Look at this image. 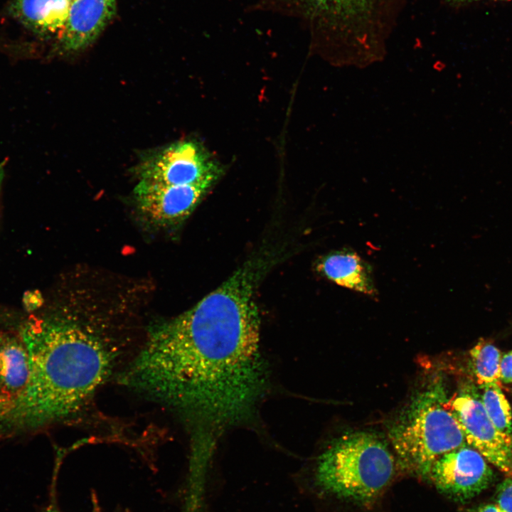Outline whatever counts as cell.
<instances>
[{
    "label": "cell",
    "mask_w": 512,
    "mask_h": 512,
    "mask_svg": "<svg viewBox=\"0 0 512 512\" xmlns=\"http://www.w3.org/2000/svg\"><path fill=\"white\" fill-rule=\"evenodd\" d=\"M223 172L220 164L198 142L170 144L139 165V181L163 185L215 183Z\"/></svg>",
    "instance_id": "6"
},
{
    "label": "cell",
    "mask_w": 512,
    "mask_h": 512,
    "mask_svg": "<svg viewBox=\"0 0 512 512\" xmlns=\"http://www.w3.org/2000/svg\"><path fill=\"white\" fill-rule=\"evenodd\" d=\"M447 405L466 442L499 470L512 475V437L495 427L480 399L464 393L447 401Z\"/></svg>",
    "instance_id": "7"
},
{
    "label": "cell",
    "mask_w": 512,
    "mask_h": 512,
    "mask_svg": "<svg viewBox=\"0 0 512 512\" xmlns=\"http://www.w3.org/2000/svg\"><path fill=\"white\" fill-rule=\"evenodd\" d=\"M486 460L475 449L464 445L439 457L429 476L437 489L457 501H466L486 489L494 479Z\"/></svg>",
    "instance_id": "8"
},
{
    "label": "cell",
    "mask_w": 512,
    "mask_h": 512,
    "mask_svg": "<svg viewBox=\"0 0 512 512\" xmlns=\"http://www.w3.org/2000/svg\"><path fill=\"white\" fill-rule=\"evenodd\" d=\"M4 178V169L1 165H0V188L2 183V181Z\"/></svg>",
    "instance_id": "21"
},
{
    "label": "cell",
    "mask_w": 512,
    "mask_h": 512,
    "mask_svg": "<svg viewBox=\"0 0 512 512\" xmlns=\"http://www.w3.org/2000/svg\"><path fill=\"white\" fill-rule=\"evenodd\" d=\"M14 406V399L0 392V419L7 415Z\"/></svg>",
    "instance_id": "18"
},
{
    "label": "cell",
    "mask_w": 512,
    "mask_h": 512,
    "mask_svg": "<svg viewBox=\"0 0 512 512\" xmlns=\"http://www.w3.org/2000/svg\"><path fill=\"white\" fill-rule=\"evenodd\" d=\"M394 459L375 434L357 431L336 438L319 457L314 481L323 491L358 504L369 503L386 488Z\"/></svg>",
    "instance_id": "4"
},
{
    "label": "cell",
    "mask_w": 512,
    "mask_h": 512,
    "mask_svg": "<svg viewBox=\"0 0 512 512\" xmlns=\"http://www.w3.org/2000/svg\"><path fill=\"white\" fill-rule=\"evenodd\" d=\"M504 1H507V0H504Z\"/></svg>",
    "instance_id": "22"
},
{
    "label": "cell",
    "mask_w": 512,
    "mask_h": 512,
    "mask_svg": "<svg viewBox=\"0 0 512 512\" xmlns=\"http://www.w3.org/2000/svg\"><path fill=\"white\" fill-rule=\"evenodd\" d=\"M322 38L337 65L365 68L380 61L404 0H291Z\"/></svg>",
    "instance_id": "3"
},
{
    "label": "cell",
    "mask_w": 512,
    "mask_h": 512,
    "mask_svg": "<svg viewBox=\"0 0 512 512\" xmlns=\"http://www.w3.org/2000/svg\"><path fill=\"white\" fill-rule=\"evenodd\" d=\"M469 512H505L497 504L488 503L481 505L475 508L471 509Z\"/></svg>",
    "instance_id": "19"
},
{
    "label": "cell",
    "mask_w": 512,
    "mask_h": 512,
    "mask_svg": "<svg viewBox=\"0 0 512 512\" xmlns=\"http://www.w3.org/2000/svg\"><path fill=\"white\" fill-rule=\"evenodd\" d=\"M213 184L163 185L139 181L134 189V199L146 220L165 228L186 219Z\"/></svg>",
    "instance_id": "9"
},
{
    "label": "cell",
    "mask_w": 512,
    "mask_h": 512,
    "mask_svg": "<svg viewBox=\"0 0 512 512\" xmlns=\"http://www.w3.org/2000/svg\"><path fill=\"white\" fill-rule=\"evenodd\" d=\"M94 313L62 306L31 316L21 326L31 375L0 419V437L72 417L113 373L127 348V334Z\"/></svg>",
    "instance_id": "2"
},
{
    "label": "cell",
    "mask_w": 512,
    "mask_h": 512,
    "mask_svg": "<svg viewBox=\"0 0 512 512\" xmlns=\"http://www.w3.org/2000/svg\"><path fill=\"white\" fill-rule=\"evenodd\" d=\"M317 269L339 286L371 297L377 295L371 267L353 250H342L326 255L318 263Z\"/></svg>",
    "instance_id": "12"
},
{
    "label": "cell",
    "mask_w": 512,
    "mask_h": 512,
    "mask_svg": "<svg viewBox=\"0 0 512 512\" xmlns=\"http://www.w3.org/2000/svg\"><path fill=\"white\" fill-rule=\"evenodd\" d=\"M73 0H12L9 13L25 28L41 38L61 34Z\"/></svg>",
    "instance_id": "11"
},
{
    "label": "cell",
    "mask_w": 512,
    "mask_h": 512,
    "mask_svg": "<svg viewBox=\"0 0 512 512\" xmlns=\"http://www.w3.org/2000/svg\"><path fill=\"white\" fill-rule=\"evenodd\" d=\"M500 380L505 383H512V351L501 357Z\"/></svg>",
    "instance_id": "17"
},
{
    "label": "cell",
    "mask_w": 512,
    "mask_h": 512,
    "mask_svg": "<svg viewBox=\"0 0 512 512\" xmlns=\"http://www.w3.org/2000/svg\"><path fill=\"white\" fill-rule=\"evenodd\" d=\"M446 398L439 384L427 388L412 399L389 430L400 459L422 476L429 475L439 457L465 445Z\"/></svg>",
    "instance_id": "5"
},
{
    "label": "cell",
    "mask_w": 512,
    "mask_h": 512,
    "mask_svg": "<svg viewBox=\"0 0 512 512\" xmlns=\"http://www.w3.org/2000/svg\"><path fill=\"white\" fill-rule=\"evenodd\" d=\"M472 371L481 385L499 383L501 353L489 341H479L469 351Z\"/></svg>",
    "instance_id": "14"
},
{
    "label": "cell",
    "mask_w": 512,
    "mask_h": 512,
    "mask_svg": "<svg viewBox=\"0 0 512 512\" xmlns=\"http://www.w3.org/2000/svg\"><path fill=\"white\" fill-rule=\"evenodd\" d=\"M116 0H73L65 27L58 37L64 51L85 48L102 33L115 13Z\"/></svg>",
    "instance_id": "10"
},
{
    "label": "cell",
    "mask_w": 512,
    "mask_h": 512,
    "mask_svg": "<svg viewBox=\"0 0 512 512\" xmlns=\"http://www.w3.org/2000/svg\"><path fill=\"white\" fill-rule=\"evenodd\" d=\"M480 400L490 420L502 433L512 437V413L510 405L498 383L481 385Z\"/></svg>",
    "instance_id": "15"
},
{
    "label": "cell",
    "mask_w": 512,
    "mask_h": 512,
    "mask_svg": "<svg viewBox=\"0 0 512 512\" xmlns=\"http://www.w3.org/2000/svg\"><path fill=\"white\" fill-rule=\"evenodd\" d=\"M257 273L247 262L191 309L151 326L120 383L175 412L199 438L251 420L267 387Z\"/></svg>",
    "instance_id": "1"
},
{
    "label": "cell",
    "mask_w": 512,
    "mask_h": 512,
    "mask_svg": "<svg viewBox=\"0 0 512 512\" xmlns=\"http://www.w3.org/2000/svg\"><path fill=\"white\" fill-rule=\"evenodd\" d=\"M30 375V354L19 332L0 331V392L16 398Z\"/></svg>",
    "instance_id": "13"
},
{
    "label": "cell",
    "mask_w": 512,
    "mask_h": 512,
    "mask_svg": "<svg viewBox=\"0 0 512 512\" xmlns=\"http://www.w3.org/2000/svg\"><path fill=\"white\" fill-rule=\"evenodd\" d=\"M496 501L505 512H512V476L504 479L498 486Z\"/></svg>",
    "instance_id": "16"
},
{
    "label": "cell",
    "mask_w": 512,
    "mask_h": 512,
    "mask_svg": "<svg viewBox=\"0 0 512 512\" xmlns=\"http://www.w3.org/2000/svg\"><path fill=\"white\" fill-rule=\"evenodd\" d=\"M444 1L453 4H464L467 2H471L474 1H478V0H444Z\"/></svg>",
    "instance_id": "20"
}]
</instances>
